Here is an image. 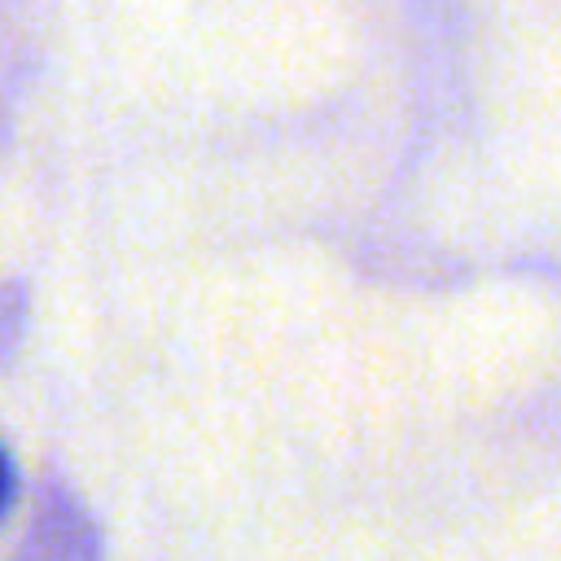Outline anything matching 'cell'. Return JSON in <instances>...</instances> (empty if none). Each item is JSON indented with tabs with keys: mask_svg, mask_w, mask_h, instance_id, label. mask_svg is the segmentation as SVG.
I'll use <instances>...</instances> for the list:
<instances>
[{
	"mask_svg": "<svg viewBox=\"0 0 561 561\" xmlns=\"http://www.w3.org/2000/svg\"><path fill=\"white\" fill-rule=\"evenodd\" d=\"M9 491H13V473H9V460H4V451H0V508H4Z\"/></svg>",
	"mask_w": 561,
	"mask_h": 561,
	"instance_id": "6da1fadb",
	"label": "cell"
}]
</instances>
